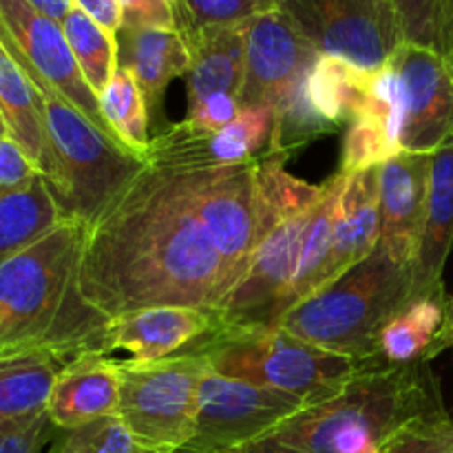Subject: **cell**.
Instances as JSON below:
<instances>
[{"label":"cell","mask_w":453,"mask_h":453,"mask_svg":"<svg viewBox=\"0 0 453 453\" xmlns=\"http://www.w3.org/2000/svg\"><path fill=\"white\" fill-rule=\"evenodd\" d=\"M144 157L87 230L80 295L109 321L166 305L217 310L234 283L199 215L193 157L166 127Z\"/></svg>","instance_id":"1"},{"label":"cell","mask_w":453,"mask_h":453,"mask_svg":"<svg viewBox=\"0 0 453 453\" xmlns=\"http://www.w3.org/2000/svg\"><path fill=\"white\" fill-rule=\"evenodd\" d=\"M447 410L429 361L361 372L264 436L221 453H383L401 429Z\"/></svg>","instance_id":"2"},{"label":"cell","mask_w":453,"mask_h":453,"mask_svg":"<svg viewBox=\"0 0 453 453\" xmlns=\"http://www.w3.org/2000/svg\"><path fill=\"white\" fill-rule=\"evenodd\" d=\"M82 221L65 219L27 250L0 264V354L20 349L100 352L109 319L84 303Z\"/></svg>","instance_id":"3"},{"label":"cell","mask_w":453,"mask_h":453,"mask_svg":"<svg viewBox=\"0 0 453 453\" xmlns=\"http://www.w3.org/2000/svg\"><path fill=\"white\" fill-rule=\"evenodd\" d=\"M283 159H257V248L242 281L217 308L224 326L273 323L299 270L310 224L323 197V184L290 175Z\"/></svg>","instance_id":"4"},{"label":"cell","mask_w":453,"mask_h":453,"mask_svg":"<svg viewBox=\"0 0 453 453\" xmlns=\"http://www.w3.org/2000/svg\"><path fill=\"white\" fill-rule=\"evenodd\" d=\"M411 265L398 264L388 250L374 252L292 305L273 326L343 357L374 361L385 323L411 303ZM383 361V358H380Z\"/></svg>","instance_id":"5"},{"label":"cell","mask_w":453,"mask_h":453,"mask_svg":"<svg viewBox=\"0 0 453 453\" xmlns=\"http://www.w3.org/2000/svg\"><path fill=\"white\" fill-rule=\"evenodd\" d=\"M27 73L38 88L49 142V171L44 181L62 217L82 221L91 228L144 168L146 157L100 131L51 84L31 71Z\"/></svg>","instance_id":"6"},{"label":"cell","mask_w":453,"mask_h":453,"mask_svg":"<svg viewBox=\"0 0 453 453\" xmlns=\"http://www.w3.org/2000/svg\"><path fill=\"white\" fill-rule=\"evenodd\" d=\"M186 352L202 354L221 376L303 398L327 396L361 372L385 363L327 352L273 323L221 326Z\"/></svg>","instance_id":"7"},{"label":"cell","mask_w":453,"mask_h":453,"mask_svg":"<svg viewBox=\"0 0 453 453\" xmlns=\"http://www.w3.org/2000/svg\"><path fill=\"white\" fill-rule=\"evenodd\" d=\"M118 416L146 453H175L193 438L197 394L211 372L202 354L118 361Z\"/></svg>","instance_id":"8"},{"label":"cell","mask_w":453,"mask_h":453,"mask_svg":"<svg viewBox=\"0 0 453 453\" xmlns=\"http://www.w3.org/2000/svg\"><path fill=\"white\" fill-rule=\"evenodd\" d=\"M319 56L379 71L407 42L394 0H277Z\"/></svg>","instance_id":"9"},{"label":"cell","mask_w":453,"mask_h":453,"mask_svg":"<svg viewBox=\"0 0 453 453\" xmlns=\"http://www.w3.org/2000/svg\"><path fill=\"white\" fill-rule=\"evenodd\" d=\"M177 144L193 157L199 215L217 252L237 286L246 274L259 234L257 211V159L243 164H211L202 157L197 133L186 122L166 127ZM233 292V290H230Z\"/></svg>","instance_id":"10"},{"label":"cell","mask_w":453,"mask_h":453,"mask_svg":"<svg viewBox=\"0 0 453 453\" xmlns=\"http://www.w3.org/2000/svg\"><path fill=\"white\" fill-rule=\"evenodd\" d=\"M312 401L317 398L259 388L211 370L199 385L193 438L180 451L221 453L242 447Z\"/></svg>","instance_id":"11"},{"label":"cell","mask_w":453,"mask_h":453,"mask_svg":"<svg viewBox=\"0 0 453 453\" xmlns=\"http://www.w3.org/2000/svg\"><path fill=\"white\" fill-rule=\"evenodd\" d=\"M0 40L27 71L51 84L100 131L119 142L102 113L100 97L80 71L62 22L44 16L27 0H0Z\"/></svg>","instance_id":"12"},{"label":"cell","mask_w":453,"mask_h":453,"mask_svg":"<svg viewBox=\"0 0 453 453\" xmlns=\"http://www.w3.org/2000/svg\"><path fill=\"white\" fill-rule=\"evenodd\" d=\"M389 65L401 87L403 150L434 155L453 146V75L445 56L423 44L403 42Z\"/></svg>","instance_id":"13"},{"label":"cell","mask_w":453,"mask_h":453,"mask_svg":"<svg viewBox=\"0 0 453 453\" xmlns=\"http://www.w3.org/2000/svg\"><path fill=\"white\" fill-rule=\"evenodd\" d=\"M319 53L279 9L248 22L246 75L239 106H273L303 78Z\"/></svg>","instance_id":"14"},{"label":"cell","mask_w":453,"mask_h":453,"mask_svg":"<svg viewBox=\"0 0 453 453\" xmlns=\"http://www.w3.org/2000/svg\"><path fill=\"white\" fill-rule=\"evenodd\" d=\"M224 326L217 310L149 308L111 319L102 332V354H131L133 361H162L186 352L211 332Z\"/></svg>","instance_id":"15"},{"label":"cell","mask_w":453,"mask_h":453,"mask_svg":"<svg viewBox=\"0 0 453 453\" xmlns=\"http://www.w3.org/2000/svg\"><path fill=\"white\" fill-rule=\"evenodd\" d=\"M434 155L407 153L379 166L380 177V239L398 264L414 268L427 212Z\"/></svg>","instance_id":"16"},{"label":"cell","mask_w":453,"mask_h":453,"mask_svg":"<svg viewBox=\"0 0 453 453\" xmlns=\"http://www.w3.org/2000/svg\"><path fill=\"white\" fill-rule=\"evenodd\" d=\"M119 365L106 354L87 352L58 374L47 414L60 432L118 414Z\"/></svg>","instance_id":"17"},{"label":"cell","mask_w":453,"mask_h":453,"mask_svg":"<svg viewBox=\"0 0 453 453\" xmlns=\"http://www.w3.org/2000/svg\"><path fill=\"white\" fill-rule=\"evenodd\" d=\"M380 239V177L379 166L345 175L336 212L330 255L323 265L319 288L334 281L339 274L352 268L370 252L376 250ZM317 288V290H319ZM314 290V292H317ZM312 292V295H314Z\"/></svg>","instance_id":"18"},{"label":"cell","mask_w":453,"mask_h":453,"mask_svg":"<svg viewBox=\"0 0 453 453\" xmlns=\"http://www.w3.org/2000/svg\"><path fill=\"white\" fill-rule=\"evenodd\" d=\"M453 248V146L434 153L427 212L416 252L411 301H447L442 273Z\"/></svg>","instance_id":"19"},{"label":"cell","mask_w":453,"mask_h":453,"mask_svg":"<svg viewBox=\"0 0 453 453\" xmlns=\"http://www.w3.org/2000/svg\"><path fill=\"white\" fill-rule=\"evenodd\" d=\"M246 31L248 22H242L181 35L190 56L186 71L188 111L217 93L239 97L246 75Z\"/></svg>","instance_id":"20"},{"label":"cell","mask_w":453,"mask_h":453,"mask_svg":"<svg viewBox=\"0 0 453 453\" xmlns=\"http://www.w3.org/2000/svg\"><path fill=\"white\" fill-rule=\"evenodd\" d=\"M190 65L188 47L177 29L119 27L118 66L131 71L144 93L149 118L162 119V100L168 82L186 75Z\"/></svg>","instance_id":"21"},{"label":"cell","mask_w":453,"mask_h":453,"mask_svg":"<svg viewBox=\"0 0 453 453\" xmlns=\"http://www.w3.org/2000/svg\"><path fill=\"white\" fill-rule=\"evenodd\" d=\"M78 357L69 349L0 354V427L44 414L58 374Z\"/></svg>","instance_id":"22"},{"label":"cell","mask_w":453,"mask_h":453,"mask_svg":"<svg viewBox=\"0 0 453 453\" xmlns=\"http://www.w3.org/2000/svg\"><path fill=\"white\" fill-rule=\"evenodd\" d=\"M0 113L9 128V137L29 155L40 175H47L49 142L38 88L3 40H0Z\"/></svg>","instance_id":"23"},{"label":"cell","mask_w":453,"mask_h":453,"mask_svg":"<svg viewBox=\"0 0 453 453\" xmlns=\"http://www.w3.org/2000/svg\"><path fill=\"white\" fill-rule=\"evenodd\" d=\"M60 208L42 175L18 188L0 190V264L62 224Z\"/></svg>","instance_id":"24"},{"label":"cell","mask_w":453,"mask_h":453,"mask_svg":"<svg viewBox=\"0 0 453 453\" xmlns=\"http://www.w3.org/2000/svg\"><path fill=\"white\" fill-rule=\"evenodd\" d=\"M372 73L343 58L319 56L308 75L310 102L336 131L349 127L370 96Z\"/></svg>","instance_id":"25"},{"label":"cell","mask_w":453,"mask_h":453,"mask_svg":"<svg viewBox=\"0 0 453 453\" xmlns=\"http://www.w3.org/2000/svg\"><path fill=\"white\" fill-rule=\"evenodd\" d=\"M343 184H345V173L341 171H336L334 175L327 177V180L323 181L326 190H323V197L321 202H319L317 212H314L312 217L308 237H305L299 270H296V277L295 281H292L290 290H288V295L283 296L281 305H279L277 319L281 317L286 310H290L292 305L308 299V296L319 288V279H321L323 265H326L327 255H330L332 234H334L336 212H339L341 190H343ZM277 319H274V321H277Z\"/></svg>","instance_id":"26"},{"label":"cell","mask_w":453,"mask_h":453,"mask_svg":"<svg viewBox=\"0 0 453 453\" xmlns=\"http://www.w3.org/2000/svg\"><path fill=\"white\" fill-rule=\"evenodd\" d=\"M447 301H411L405 310L389 319L379 334V354L389 365H405L425 358L434 348L445 323Z\"/></svg>","instance_id":"27"},{"label":"cell","mask_w":453,"mask_h":453,"mask_svg":"<svg viewBox=\"0 0 453 453\" xmlns=\"http://www.w3.org/2000/svg\"><path fill=\"white\" fill-rule=\"evenodd\" d=\"M273 106H242L237 118L217 133H197L199 153L211 164L252 162L268 149L273 135Z\"/></svg>","instance_id":"28"},{"label":"cell","mask_w":453,"mask_h":453,"mask_svg":"<svg viewBox=\"0 0 453 453\" xmlns=\"http://www.w3.org/2000/svg\"><path fill=\"white\" fill-rule=\"evenodd\" d=\"M312 71V69H310ZM308 75L305 73L281 100L274 104V124L273 135H270L268 149L261 155L277 159H290L292 153L301 149V146L310 144L317 137L334 133L336 128L332 127L327 119L321 118L314 104L310 102L308 96Z\"/></svg>","instance_id":"29"},{"label":"cell","mask_w":453,"mask_h":453,"mask_svg":"<svg viewBox=\"0 0 453 453\" xmlns=\"http://www.w3.org/2000/svg\"><path fill=\"white\" fill-rule=\"evenodd\" d=\"M100 106L115 137L128 150L144 157L153 137L149 135V106L135 75L118 66L109 87L100 93Z\"/></svg>","instance_id":"30"},{"label":"cell","mask_w":453,"mask_h":453,"mask_svg":"<svg viewBox=\"0 0 453 453\" xmlns=\"http://www.w3.org/2000/svg\"><path fill=\"white\" fill-rule=\"evenodd\" d=\"M66 40L71 44L80 71L88 87L97 93L104 91L118 71V35L97 25L82 9L73 7L62 20Z\"/></svg>","instance_id":"31"},{"label":"cell","mask_w":453,"mask_h":453,"mask_svg":"<svg viewBox=\"0 0 453 453\" xmlns=\"http://www.w3.org/2000/svg\"><path fill=\"white\" fill-rule=\"evenodd\" d=\"M273 9H277V0H173L175 27L181 35L208 27L242 25Z\"/></svg>","instance_id":"32"},{"label":"cell","mask_w":453,"mask_h":453,"mask_svg":"<svg viewBox=\"0 0 453 453\" xmlns=\"http://www.w3.org/2000/svg\"><path fill=\"white\" fill-rule=\"evenodd\" d=\"M47 453H146L118 414L69 429Z\"/></svg>","instance_id":"33"},{"label":"cell","mask_w":453,"mask_h":453,"mask_svg":"<svg viewBox=\"0 0 453 453\" xmlns=\"http://www.w3.org/2000/svg\"><path fill=\"white\" fill-rule=\"evenodd\" d=\"M383 453H453V418L449 411L423 416L396 434Z\"/></svg>","instance_id":"34"},{"label":"cell","mask_w":453,"mask_h":453,"mask_svg":"<svg viewBox=\"0 0 453 453\" xmlns=\"http://www.w3.org/2000/svg\"><path fill=\"white\" fill-rule=\"evenodd\" d=\"M407 42L438 51V0H394Z\"/></svg>","instance_id":"35"},{"label":"cell","mask_w":453,"mask_h":453,"mask_svg":"<svg viewBox=\"0 0 453 453\" xmlns=\"http://www.w3.org/2000/svg\"><path fill=\"white\" fill-rule=\"evenodd\" d=\"M53 423L49 414L18 420L0 427V453H42L53 434Z\"/></svg>","instance_id":"36"},{"label":"cell","mask_w":453,"mask_h":453,"mask_svg":"<svg viewBox=\"0 0 453 453\" xmlns=\"http://www.w3.org/2000/svg\"><path fill=\"white\" fill-rule=\"evenodd\" d=\"M239 97L228 96V93H217L203 100L202 104L188 111L184 122L197 133H217L228 127L239 113Z\"/></svg>","instance_id":"37"},{"label":"cell","mask_w":453,"mask_h":453,"mask_svg":"<svg viewBox=\"0 0 453 453\" xmlns=\"http://www.w3.org/2000/svg\"><path fill=\"white\" fill-rule=\"evenodd\" d=\"M122 27L177 29L171 0H119Z\"/></svg>","instance_id":"38"},{"label":"cell","mask_w":453,"mask_h":453,"mask_svg":"<svg viewBox=\"0 0 453 453\" xmlns=\"http://www.w3.org/2000/svg\"><path fill=\"white\" fill-rule=\"evenodd\" d=\"M38 175V166L29 155L12 137H0V190L25 186Z\"/></svg>","instance_id":"39"},{"label":"cell","mask_w":453,"mask_h":453,"mask_svg":"<svg viewBox=\"0 0 453 453\" xmlns=\"http://www.w3.org/2000/svg\"><path fill=\"white\" fill-rule=\"evenodd\" d=\"M78 9H82L87 16H91L97 25L109 29L111 34L118 35L119 27H122V7L119 0H73Z\"/></svg>","instance_id":"40"},{"label":"cell","mask_w":453,"mask_h":453,"mask_svg":"<svg viewBox=\"0 0 453 453\" xmlns=\"http://www.w3.org/2000/svg\"><path fill=\"white\" fill-rule=\"evenodd\" d=\"M453 47V0H438V53L447 56Z\"/></svg>","instance_id":"41"},{"label":"cell","mask_w":453,"mask_h":453,"mask_svg":"<svg viewBox=\"0 0 453 453\" xmlns=\"http://www.w3.org/2000/svg\"><path fill=\"white\" fill-rule=\"evenodd\" d=\"M453 348V296L447 299V308H445V323H442L441 332H438V339L434 343V348L429 349L427 354V361L436 358L438 354H442L445 349Z\"/></svg>","instance_id":"42"},{"label":"cell","mask_w":453,"mask_h":453,"mask_svg":"<svg viewBox=\"0 0 453 453\" xmlns=\"http://www.w3.org/2000/svg\"><path fill=\"white\" fill-rule=\"evenodd\" d=\"M29 4H34L38 12H42L44 16L53 18V20L62 22L66 18V13L75 7L73 0H27Z\"/></svg>","instance_id":"43"},{"label":"cell","mask_w":453,"mask_h":453,"mask_svg":"<svg viewBox=\"0 0 453 453\" xmlns=\"http://www.w3.org/2000/svg\"><path fill=\"white\" fill-rule=\"evenodd\" d=\"M0 137H9V128H7V124H4L3 113H0Z\"/></svg>","instance_id":"44"},{"label":"cell","mask_w":453,"mask_h":453,"mask_svg":"<svg viewBox=\"0 0 453 453\" xmlns=\"http://www.w3.org/2000/svg\"><path fill=\"white\" fill-rule=\"evenodd\" d=\"M445 60H447V66H449V71H451V75H453V47H451V51L445 56Z\"/></svg>","instance_id":"45"},{"label":"cell","mask_w":453,"mask_h":453,"mask_svg":"<svg viewBox=\"0 0 453 453\" xmlns=\"http://www.w3.org/2000/svg\"><path fill=\"white\" fill-rule=\"evenodd\" d=\"M175 453H186V451H175Z\"/></svg>","instance_id":"46"},{"label":"cell","mask_w":453,"mask_h":453,"mask_svg":"<svg viewBox=\"0 0 453 453\" xmlns=\"http://www.w3.org/2000/svg\"><path fill=\"white\" fill-rule=\"evenodd\" d=\"M171 3H173V0H171Z\"/></svg>","instance_id":"47"}]
</instances>
